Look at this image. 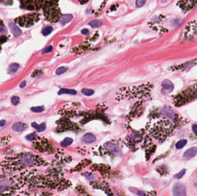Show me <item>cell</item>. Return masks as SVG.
Wrapping results in <instances>:
<instances>
[{"mask_svg": "<svg viewBox=\"0 0 197 196\" xmlns=\"http://www.w3.org/2000/svg\"><path fill=\"white\" fill-rule=\"evenodd\" d=\"M67 68H66L65 67H60L58 68L56 70L55 72H56V74H57V75H60V74L65 72L67 71Z\"/></svg>", "mask_w": 197, "mask_h": 196, "instance_id": "obj_27", "label": "cell"}, {"mask_svg": "<svg viewBox=\"0 0 197 196\" xmlns=\"http://www.w3.org/2000/svg\"><path fill=\"white\" fill-rule=\"evenodd\" d=\"M32 126L34 128H35L37 132H43L46 129V124L45 123H42L40 125H38L36 122H33L32 123Z\"/></svg>", "mask_w": 197, "mask_h": 196, "instance_id": "obj_18", "label": "cell"}, {"mask_svg": "<svg viewBox=\"0 0 197 196\" xmlns=\"http://www.w3.org/2000/svg\"><path fill=\"white\" fill-rule=\"evenodd\" d=\"M44 107L43 106H36V107H32L31 109L32 112H36V113H40L44 110Z\"/></svg>", "mask_w": 197, "mask_h": 196, "instance_id": "obj_28", "label": "cell"}, {"mask_svg": "<svg viewBox=\"0 0 197 196\" xmlns=\"http://www.w3.org/2000/svg\"><path fill=\"white\" fill-rule=\"evenodd\" d=\"M104 147L108 151L113 152V153H118L120 152V148L118 145L116 144H114L112 142L108 141L105 143L104 144Z\"/></svg>", "mask_w": 197, "mask_h": 196, "instance_id": "obj_12", "label": "cell"}, {"mask_svg": "<svg viewBox=\"0 0 197 196\" xmlns=\"http://www.w3.org/2000/svg\"><path fill=\"white\" fill-rule=\"evenodd\" d=\"M82 93L84 94L85 95L87 96H90L93 94L94 93V91L92 89H83L82 90Z\"/></svg>", "mask_w": 197, "mask_h": 196, "instance_id": "obj_25", "label": "cell"}, {"mask_svg": "<svg viewBox=\"0 0 197 196\" xmlns=\"http://www.w3.org/2000/svg\"><path fill=\"white\" fill-rule=\"evenodd\" d=\"M37 138V135L35 133H32L31 134H29L26 136V139L29 140V141H32V140H35Z\"/></svg>", "mask_w": 197, "mask_h": 196, "instance_id": "obj_30", "label": "cell"}, {"mask_svg": "<svg viewBox=\"0 0 197 196\" xmlns=\"http://www.w3.org/2000/svg\"><path fill=\"white\" fill-rule=\"evenodd\" d=\"M52 45H50L49 47H48L47 48H46L43 52V54H44V53H49L50 52H51V51L52 50Z\"/></svg>", "mask_w": 197, "mask_h": 196, "instance_id": "obj_33", "label": "cell"}, {"mask_svg": "<svg viewBox=\"0 0 197 196\" xmlns=\"http://www.w3.org/2000/svg\"><path fill=\"white\" fill-rule=\"evenodd\" d=\"M84 175L86 176L87 178H88V179H90V180H92V179H94V176L92 175V174H90V173L89 174V173L86 172V173H85Z\"/></svg>", "mask_w": 197, "mask_h": 196, "instance_id": "obj_35", "label": "cell"}, {"mask_svg": "<svg viewBox=\"0 0 197 196\" xmlns=\"http://www.w3.org/2000/svg\"><path fill=\"white\" fill-rule=\"evenodd\" d=\"M88 24L92 28H99L102 25V23L101 21L98 20H93L89 22Z\"/></svg>", "mask_w": 197, "mask_h": 196, "instance_id": "obj_22", "label": "cell"}, {"mask_svg": "<svg viewBox=\"0 0 197 196\" xmlns=\"http://www.w3.org/2000/svg\"><path fill=\"white\" fill-rule=\"evenodd\" d=\"M72 18H73V16L70 14H63L61 16L60 18V22L62 25H64L65 24L70 22L72 20Z\"/></svg>", "mask_w": 197, "mask_h": 196, "instance_id": "obj_16", "label": "cell"}, {"mask_svg": "<svg viewBox=\"0 0 197 196\" xmlns=\"http://www.w3.org/2000/svg\"><path fill=\"white\" fill-rule=\"evenodd\" d=\"M25 86H26V81H25V80L22 81V82L20 83V87L21 88H23V87H24Z\"/></svg>", "mask_w": 197, "mask_h": 196, "instance_id": "obj_38", "label": "cell"}, {"mask_svg": "<svg viewBox=\"0 0 197 196\" xmlns=\"http://www.w3.org/2000/svg\"><path fill=\"white\" fill-rule=\"evenodd\" d=\"M87 2H88V1H84V2H80V3L82 4V3H86Z\"/></svg>", "mask_w": 197, "mask_h": 196, "instance_id": "obj_40", "label": "cell"}, {"mask_svg": "<svg viewBox=\"0 0 197 196\" xmlns=\"http://www.w3.org/2000/svg\"><path fill=\"white\" fill-rule=\"evenodd\" d=\"M52 31V28L50 26H48L45 27L42 30V34L44 36H47V35L50 34Z\"/></svg>", "mask_w": 197, "mask_h": 196, "instance_id": "obj_24", "label": "cell"}, {"mask_svg": "<svg viewBox=\"0 0 197 196\" xmlns=\"http://www.w3.org/2000/svg\"><path fill=\"white\" fill-rule=\"evenodd\" d=\"M45 165L47 163L40 156L32 152H22L4 159L0 163V168L3 172L11 174L25 168Z\"/></svg>", "mask_w": 197, "mask_h": 196, "instance_id": "obj_2", "label": "cell"}, {"mask_svg": "<svg viewBox=\"0 0 197 196\" xmlns=\"http://www.w3.org/2000/svg\"><path fill=\"white\" fill-rule=\"evenodd\" d=\"M32 147L37 150L42 152H48L52 149V147L49 144V142L44 138H38L33 142Z\"/></svg>", "mask_w": 197, "mask_h": 196, "instance_id": "obj_6", "label": "cell"}, {"mask_svg": "<svg viewBox=\"0 0 197 196\" xmlns=\"http://www.w3.org/2000/svg\"><path fill=\"white\" fill-rule=\"evenodd\" d=\"M69 94L71 95H75L77 94V91L73 89H61L59 92L58 94Z\"/></svg>", "mask_w": 197, "mask_h": 196, "instance_id": "obj_19", "label": "cell"}, {"mask_svg": "<svg viewBox=\"0 0 197 196\" xmlns=\"http://www.w3.org/2000/svg\"><path fill=\"white\" fill-rule=\"evenodd\" d=\"M73 140L71 138L66 137L60 143V145L62 147H66L71 145L73 143Z\"/></svg>", "mask_w": 197, "mask_h": 196, "instance_id": "obj_20", "label": "cell"}, {"mask_svg": "<svg viewBox=\"0 0 197 196\" xmlns=\"http://www.w3.org/2000/svg\"><path fill=\"white\" fill-rule=\"evenodd\" d=\"M196 3L197 1H180L177 2V5L184 12H186L194 8Z\"/></svg>", "mask_w": 197, "mask_h": 196, "instance_id": "obj_8", "label": "cell"}, {"mask_svg": "<svg viewBox=\"0 0 197 196\" xmlns=\"http://www.w3.org/2000/svg\"><path fill=\"white\" fill-rule=\"evenodd\" d=\"M173 196H186V190L184 186L180 183H177L173 187Z\"/></svg>", "mask_w": 197, "mask_h": 196, "instance_id": "obj_10", "label": "cell"}, {"mask_svg": "<svg viewBox=\"0 0 197 196\" xmlns=\"http://www.w3.org/2000/svg\"><path fill=\"white\" fill-rule=\"evenodd\" d=\"M11 101L14 105H17L20 102V98L17 96H14L11 98Z\"/></svg>", "mask_w": 197, "mask_h": 196, "instance_id": "obj_31", "label": "cell"}, {"mask_svg": "<svg viewBox=\"0 0 197 196\" xmlns=\"http://www.w3.org/2000/svg\"><path fill=\"white\" fill-rule=\"evenodd\" d=\"M40 14L39 13H29L16 18L14 20V22L18 24L20 26L28 28L40 20Z\"/></svg>", "mask_w": 197, "mask_h": 196, "instance_id": "obj_5", "label": "cell"}, {"mask_svg": "<svg viewBox=\"0 0 197 196\" xmlns=\"http://www.w3.org/2000/svg\"><path fill=\"white\" fill-rule=\"evenodd\" d=\"M187 140H181L179 141L176 144V148L177 149H180L182 148L183 147L185 146V145L187 144Z\"/></svg>", "mask_w": 197, "mask_h": 196, "instance_id": "obj_23", "label": "cell"}, {"mask_svg": "<svg viewBox=\"0 0 197 196\" xmlns=\"http://www.w3.org/2000/svg\"><path fill=\"white\" fill-rule=\"evenodd\" d=\"M196 175H197V172H196Z\"/></svg>", "mask_w": 197, "mask_h": 196, "instance_id": "obj_41", "label": "cell"}, {"mask_svg": "<svg viewBox=\"0 0 197 196\" xmlns=\"http://www.w3.org/2000/svg\"><path fill=\"white\" fill-rule=\"evenodd\" d=\"M9 28L10 29V32L13 33V34L15 36H18L21 34V29L13 22H10L8 24Z\"/></svg>", "mask_w": 197, "mask_h": 196, "instance_id": "obj_13", "label": "cell"}, {"mask_svg": "<svg viewBox=\"0 0 197 196\" xmlns=\"http://www.w3.org/2000/svg\"><path fill=\"white\" fill-rule=\"evenodd\" d=\"M44 1H21V7L28 10H37L43 7Z\"/></svg>", "mask_w": 197, "mask_h": 196, "instance_id": "obj_7", "label": "cell"}, {"mask_svg": "<svg viewBox=\"0 0 197 196\" xmlns=\"http://www.w3.org/2000/svg\"><path fill=\"white\" fill-rule=\"evenodd\" d=\"M5 124V120H2L0 121V126H3Z\"/></svg>", "mask_w": 197, "mask_h": 196, "instance_id": "obj_39", "label": "cell"}, {"mask_svg": "<svg viewBox=\"0 0 197 196\" xmlns=\"http://www.w3.org/2000/svg\"><path fill=\"white\" fill-rule=\"evenodd\" d=\"M26 128V125L24 123L18 122L14 123L12 125V129L17 132H20Z\"/></svg>", "mask_w": 197, "mask_h": 196, "instance_id": "obj_17", "label": "cell"}, {"mask_svg": "<svg viewBox=\"0 0 197 196\" xmlns=\"http://www.w3.org/2000/svg\"><path fill=\"white\" fill-rule=\"evenodd\" d=\"M143 196H157V193L155 191H151L148 192L146 195H144Z\"/></svg>", "mask_w": 197, "mask_h": 196, "instance_id": "obj_34", "label": "cell"}, {"mask_svg": "<svg viewBox=\"0 0 197 196\" xmlns=\"http://www.w3.org/2000/svg\"><path fill=\"white\" fill-rule=\"evenodd\" d=\"M146 2V1L145 0H137L136 1V6L138 7L142 6Z\"/></svg>", "mask_w": 197, "mask_h": 196, "instance_id": "obj_32", "label": "cell"}, {"mask_svg": "<svg viewBox=\"0 0 197 196\" xmlns=\"http://www.w3.org/2000/svg\"><path fill=\"white\" fill-rule=\"evenodd\" d=\"M81 33L83 34H88L89 33V30L87 29H84L81 30Z\"/></svg>", "mask_w": 197, "mask_h": 196, "instance_id": "obj_37", "label": "cell"}, {"mask_svg": "<svg viewBox=\"0 0 197 196\" xmlns=\"http://www.w3.org/2000/svg\"><path fill=\"white\" fill-rule=\"evenodd\" d=\"M192 131L194 132V133L197 135V125L196 124H194L192 126Z\"/></svg>", "mask_w": 197, "mask_h": 196, "instance_id": "obj_36", "label": "cell"}, {"mask_svg": "<svg viewBox=\"0 0 197 196\" xmlns=\"http://www.w3.org/2000/svg\"><path fill=\"white\" fill-rule=\"evenodd\" d=\"M162 92L164 94H169L173 89V83L168 79H165L162 82Z\"/></svg>", "mask_w": 197, "mask_h": 196, "instance_id": "obj_11", "label": "cell"}, {"mask_svg": "<svg viewBox=\"0 0 197 196\" xmlns=\"http://www.w3.org/2000/svg\"><path fill=\"white\" fill-rule=\"evenodd\" d=\"M197 152V147H193L187 149L184 153L183 157L185 159H190L194 156Z\"/></svg>", "mask_w": 197, "mask_h": 196, "instance_id": "obj_14", "label": "cell"}, {"mask_svg": "<svg viewBox=\"0 0 197 196\" xmlns=\"http://www.w3.org/2000/svg\"><path fill=\"white\" fill-rule=\"evenodd\" d=\"M18 64H17V63H13V64H11L9 67H8V71L9 73H14L15 72L18 68Z\"/></svg>", "mask_w": 197, "mask_h": 196, "instance_id": "obj_21", "label": "cell"}, {"mask_svg": "<svg viewBox=\"0 0 197 196\" xmlns=\"http://www.w3.org/2000/svg\"><path fill=\"white\" fill-rule=\"evenodd\" d=\"M9 137H0V147L5 145L6 144H7L9 142Z\"/></svg>", "mask_w": 197, "mask_h": 196, "instance_id": "obj_26", "label": "cell"}, {"mask_svg": "<svg viewBox=\"0 0 197 196\" xmlns=\"http://www.w3.org/2000/svg\"><path fill=\"white\" fill-rule=\"evenodd\" d=\"M150 116V121L147 125V128L150 134L160 143L171 135L180 122L179 115L167 106L157 108Z\"/></svg>", "mask_w": 197, "mask_h": 196, "instance_id": "obj_1", "label": "cell"}, {"mask_svg": "<svg viewBox=\"0 0 197 196\" xmlns=\"http://www.w3.org/2000/svg\"><path fill=\"white\" fill-rule=\"evenodd\" d=\"M185 169H183L179 172H178L176 175H175L174 178H176V179H180L185 174Z\"/></svg>", "mask_w": 197, "mask_h": 196, "instance_id": "obj_29", "label": "cell"}, {"mask_svg": "<svg viewBox=\"0 0 197 196\" xmlns=\"http://www.w3.org/2000/svg\"><path fill=\"white\" fill-rule=\"evenodd\" d=\"M197 99V83L193 84L173 97V104L181 106Z\"/></svg>", "mask_w": 197, "mask_h": 196, "instance_id": "obj_3", "label": "cell"}, {"mask_svg": "<svg viewBox=\"0 0 197 196\" xmlns=\"http://www.w3.org/2000/svg\"><path fill=\"white\" fill-rule=\"evenodd\" d=\"M82 140L86 143H92L96 140V137L92 133H87L84 135Z\"/></svg>", "mask_w": 197, "mask_h": 196, "instance_id": "obj_15", "label": "cell"}, {"mask_svg": "<svg viewBox=\"0 0 197 196\" xmlns=\"http://www.w3.org/2000/svg\"><path fill=\"white\" fill-rule=\"evenodd\" d=\"M42 7L44 15L47 21L56 22L60 20L61 13L58 1H44Z\"/></svg>", "mask_w": 197, "mask_h": 196, "instance_id": "obj_4", "label": "cell"}, {"mask_svg": "<svg viewBox=\"0 0 197 196\" xmlns=\"http://www.w3.org/2000/svg\"><path fill=\"white\" fill-rule=\"evenodd\" d=\"M8 32L6 27L4 25L3 21L0 20V51L1 45L5 43L8 39Z\"/></svg>", "mask_w": 197, "mask_h": 196, "instance_id": "obj_9", "label": "cell"}]
</instances>
